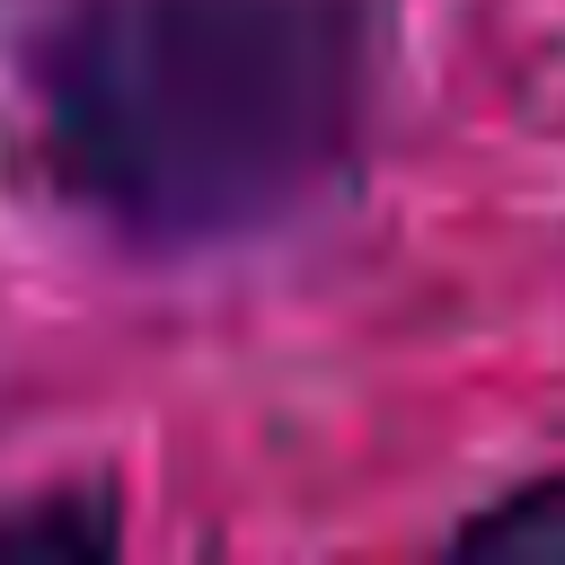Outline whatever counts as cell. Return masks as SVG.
<instances>
[{
	"instance_id": "cell-1",
	"label": "cell",
	"mask_w": 565,
	"mask_h": 565,
	"mask_svg": "<svg viewBox=\"0 0 565 565\" xmlns=\"http://www.w3.org/2000/svg\"><path fill=\"white\" fill-rule=\"evenodd\" d=\"M380 71V0H53L26 132L97 238L238 256L362 185Z\"/></svg>"
},
{
	"instance_id": "cell-2",
	"label": "cell",
	"mask_w": 565,
	"mask_h": 565,
	"mask_svg": "<svg viewBox=\"0 0 565 565\" xmlns=\"http://www.w3.org/2000/svg\"><path fill=\"white\" fill-rule=\"evenodd\" d=\"M450 547H468V556H565V468L486 494L450 530Z\"/></svg>"
}]
</instances>
